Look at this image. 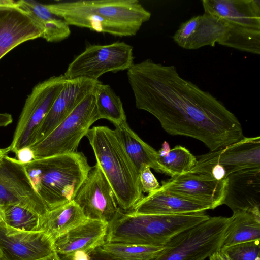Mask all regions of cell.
Masks as SVG:
<instances>
[{"label":"cell","instance_id":"obj_1","mask_svg":"<svg viewBox=\"0 0 260 260\" xmlns=\"http://www.w3.org/2000/svg\"><path fill=\"white\" fill-rule=\"evenodd\" d=\"M136 107L153 115L171 135L202 142L211 151L243 137L236 116L208 91L182 77L176 67L147 59L127 72Z\"/></svg>","mask_w":260,"mask_h":260},{"label":"cell","instance_id":"obj_2","mask_svg":"<svg viewBox=\"0 0 260 260\" xmlns=\"http://www.w3.org/2000/svg\"><path fill=\"white\" fill-rule=\"evenodd\" d=\"M47 6L68 25L120 37L135 36L151 15L137 0H79Z\"/></svg>","mask_w":260,"mask_h":260},{"label":"cell","instance_id":"obj_3","mask_svg":"<svg viewBox=\"0 0 260 260\" xmlns=\"http://www.w3.org/2000/svg\"><path fill=\"white\" fill-rule=\"evenodd\" d=\"M85 136L96 164L112 188L118 206L124 212L131 211L144 196L139 172L116 130L96 126L90 128Z\"/></svg>","mask_w":260,"mask_h":260},{"label":"cell","instance_id":"obj_4","mask_svg":"<svg viewBox=\"0 0 260 260\" xmlns=\"http://www.w3.org/2000/svg\"><path fill=\"white\" fill-rule=\"evenodd\" d=\"M23 165L48 211L73 201L91 168L84 154L78 152L35 159Z\"/></svg>","mask_w":260,"mask_h":260},{"label":"cell","instance_id":"obj_5","mask_svg":"<svg viewBox=\"0 0 260 260\" xmlns=\"http://www.w3.org/2000/svg\"><path fill=\"white\" fill-rule=\"evenodd\" d=\"M209 217L205 212L140 214L120 209L108 223L105 242L164 247L176 235Z\"/></svg>","mask_w":260,"mask_h":260},{"label":"cell","instance_id":"obj_6","mask_svg":"<svg viewBox=\"0 0 260 260\" xmlns=\"http://www.w3.org/2000/svg\"><path fill=\"white\" fill-rule=\"evenodd\" d=\"M231 217H209L173 237L152 260H205L223 245Z\"/></svg>","mask_w":260,"mask_h":260},{"label":"cell","instance_id":"obj_7","mask_svg":"<svg viewBox=\"0 0 260 260\" xmlns=\"http://www.w3.org/2000/svg\"><path fill=\"white\" fill-rule=\"evenodd\" d=\"M93 91L46 138L29 146L35 159L78 152L82 138L86 136L91 125L100 119Z\"/></svg>","mask_w":260,"mask_h":260},{"label":"cell","instance_id":"obj_8","mask_svg":"<svg viewBox=\"0 0 260 260\" xmlns=\"http://www.w3.org/2000/svg\"><path fill=\"white\" fill-rule=\"evenodd\" d=\"M67 79L64 75L51 77L37 84L27 96L12 142L10 151L16 154L19 150L34 143L36 132Z\"/></svg>","mask_w":260,"mask_h":260},{"label":"cell","instance_id":"obj_9","mask_svg":"<svg viewBox=\"0 0 260 260\" xmlns=\"http://www.w3.org/2000/svg\"><path fill=\"white\" fill-rule=\"evenodd\" d=\"M133 47L124 42L88 46L69 64L64 76L99 80L102 75L128 70L134 64Z\"/></svg>","mask_w":260,"mask_h":260},{"label":"cell","instance_id":"obj_10","mask_svg":"<svg viewBox=\"0 0 260 260\" xmlns=\"http://www.w3.org/2000/svg\"><path fill=\"white\" fill-rule=\"evenodd\" d=\"M17 205L38 214L48 212L29 179L24 165L6 155L0 164V206Z\"/></svg>","mask_w":260,"mask_h":260},{"label":"cell","instance_id":"obj_11","mask_svg":"<svg viewBox=\"0 0 260 260\" xmlns=\"http://www.w3.org/2000/svg\"><path fill=\"white\" fill-rule=\"evenodd\" d=\"M73 201L87 218L108 223L121 209L111 186L96 163L91 167Z\"/></svg>","mask_w":260,"mask_h":260},{"label":"cell","instance_id":"obj_12","mask_svg":"<svg viewBox=\"0 0 260 260\" xmlns=\"http://www.w3.org/2000/svg\"><path fill=\"white\" fill-rule=\"evenodd\" d=\"M55 253L53 240L44 232L16 230L0 220L2 260H39Z\"/></svg>","mask_w":260,"mask_h":260},{"label":"cell","instance_id":"obj_13","mask_svg":"<svg viewBox=\"0 0 260 260\" xmlns=\"http://www.w3.org/2000/svg\"><path fill=\"white\" fill-rule=\"evenodd\" d=\"M43 34L42 28L16 1L0 0V59L16 46Z\"/></svg>","mask_w":260,"mask_h":260},{"label":"cell","instance_id":"obj_14","mask_svg":"<svg viewBox=\"0 0 260 260\" xmlns=\"http://www.w3.org/2000/svg\"><path fill=\"white\" fill-rule=\"evenodd\" d=\"M196 157L192 169L214 165L223 168L227 176L242 170L260 168V137H243L219 150Z\"/></svg>","mask_w":260,"mask_h":260},{"label":"cell","instance_id":"obj_15","mask_svg":"<svg viewBox=\"0 0 260 260\" xmlns=\"http://www.w3.org/2000/svg\"><path fill=\"white\" fill-rule=\"evenodd\" d=\"M99 81L83 78L67 79L50 110L38 127L33 144L46 138L85 98L94 91Z\"/></svg>","mask_w":260,"mask_h":260},{"label":"cell","instance_id":"obj_16","mask_svg":"<svg viewBox=\"0 0 260 260\" xmlns=\"http://www.w3.org/2000/svg\"><path fill=\"white\" fill-rule=\"evenodd\" d=\"M228 31L226 22L204 13L182 23L173 39L184 49H197L205 46L214 47L216 43L223 45Z\"/></svg>","mask_w":260,"mask_h":260},{"label":"cell","instance_id":"obj_17","mask_svg":"<svg viewBox=\"0 0 260 260\" xmlns=\"http://www.w3.org/2000/svg\"><path fill=\"white\" fill-rule=\"evenodd\" d=\"M226 185V179L217 180L188 172L162 181L160 188L190 200L208 204L213 209L223 204Z\"/></svg>","mask_w":260,"mask_h":260},{"label":"cell","instance_id":"obj_18","mask_svg":"<svg viewBox=\"0 0 260 260\" xmlns=\"http://www.w3.org/2000/svg\"><path fill=\"white\" fill-rule=\"evenodd\" d=\"M222 204L233 212H260V168L244 169L228 175Z\"/></svg>","mask_w":260,"mask_h":260},{"label":"cell","instance_id":"obj_19","mask_svg":"<svg viewBox=\"0 0 260 260\" xmlns=\"http://www.w3.org/2000/svg\"><path fill=\"white\" fill-rule=\"evenodd\" d=\"M108 223L87 219L53 240L56 253L70 255L77 252L90 254L105 242Z\"/></svg>","mask_w":260,"mask_h":260},{"label":"cell","instance_id":"obj_20","mask_svg":"<svg viewBox=\"0 0 260 260\" xmlns=\"http://www.w3.org/2000/svg\"><path fill=\"white\" fill-rule=\"evenodd\" d=\"M213 209L205 203L194 201L162 190H157L144 196L129 211L135 214L177 215L205 212Z\"/></svg>","mask_w":260,"mask_h":260},{"label":"cell","instance_id":"obj_21","mask_svg":"<svg viewBox=\"0 0 260 260\" xmlns=\"http://www.w3.org/2000/svg\"><path fill=\"white\" fill-rule=\"evenodd\" d=\"M204 13L232 26L260 30V1L203 0Z\"/></svg>","mask_w":260,"mask_h":260},{"label":"cell","instance_id":"obj_22","mask_svg":"<svg viewBox=\"0 0 260 260\" xmlns=\"http://www.w3.org/2000/svg\"><path fill=\"white\" fill-rule=\"evenodd\" d=\"M88 218L73 200L48 212L41 218L40 230L53 240Z\"/></svg>","mask_w":260,"mask_h":260},{"label":"cell","instance_id":"obj_23","mask_svg":"<svg viewBox=\"0 0 260 260\" xmlns=\"http://www.w3.org/2000/svg\"><path fill=\"white\" fill-rule=\"evenodd\" d=\"M16 2L18 6L26 11L42 28V37L47 42H59L70 36L69 25L61 18L52 13L47 4L30 0Z\"/></svg>","mask_w":260,"mask_h":260},{"label":"cell","instance_id":"obj_24","mask_svg":"<svg viewBox=\"0 0 260 260\" xmlns=\"http://www.w3.org/2000/svg\"><path fill=\"white\" fill-rule=\"evenodd\" d=\"M115 129L138 172L142 167L148 166L158 173L165 174L157 161V151L129 127L127 121L116 126Z\"/></svg>","mask_w":260,"mask_h":260},{"label":"cell","instance_id":"obj_25","mask_svg":"<svg viewBox=\"0 0 260 260\" xmlns=\"http://www.w3.org/2000/svg\"><path fill=\"white\" fill-rule=\"evenodd\" d=\"M222 247L260 240V212H233Z\"/></svg>","mask_w":260,"mask_h":260},{"label":"cell","instance_id":"obj_26","mask_svg":"<svg viewBox=\"0 0 260 260\" xmlns=\"http://www.w3.org/2000/svg\"><path fill=\"white\" fill-rule=\"evenodd\" d=\"M157 161L165 174L171 177L190 171L197 162L196 156L184 147L177 145L170 149L165 141L157 151Z\"/></svg>","mask_w":260,"mask_h":260},{"label":"cell","instance_id":"obj_27","mask_svg":"<svg viewBox=\"0 0 260 260\" xmlns=\"http://www.w3.org/2000/svg\"><path fill=\"white\" fill-rule=\"evenodd\" d=\"M93 93L100 119H106L115 126L126 121L121 100L110 85L99 81L94 88Z\"/></svg>","mask_w":260,"mask_h":260},{"label":"cell","instance_id":"obj_28","mask_svg":"<svg viewBox=\"0 0 260 260\" xmlns=\"http://www.w3.org/2000/svg\"><path fill=\"white\" fill-rule=\"evenodd\" d=\"M99 248L116 260H152L161 252L164 247L105 242Z\"/></svg>","mask_w":260,"mask_h":260},{"label":"cell","instance_id":"obj_29","mask_svg":"<svg viewBox=\"0 0 260 260\" xmlns=\"http://www.w3.org/2000/svg\"><path fill=\"white\" fill-rule=\"evenodd\" d=\"M0 209L2 219L8 226L21 231H41V217L32 211L17 205L0 206Z\"/></svg>","mask_w":260,"mask_h":260},{"label":"cell","instance_id":"obj_30","mask_svg":"<svg viewBox=\"0 0 260 260\" xmlns=\"http://www.w3.org/2000/svg\"><path fill=\"white\" fill-rule=\"evenodd\" d=\"M220 251L229 260H260L259 240L222 247Z\"/></svg>","mask_w":260,"mask_h":260},{"label":"cell","instance_id":"obj_31","mask_svg":"<svg viewBox=\"0 0 260 260\" xmlns=\"http://www.w3.org/2000/svg\"><path fill=\"white\" fill-rule=\"evenodd\" d=\"M150 168L148 166H144L139 170L140 182L143 192L149 193L160 187Z\"/></svg>","mask_w":260,"mask_h":260},{"label":"cell","instance_id":"obj_32","mask_svg":"<svg viewBox=\"0 0 260 260\" xmlns=\"http://www.w3.org/2000/svg\"><path fill=\"white\" fill-rule=\"evenodd\" d=\"M15 154L16 159L23 164L35 160L34 153L29 147L19 150Z\"/></svg>","mask_w":260,"mask_h":260},{"label":"cell","instance_id":"obj_33","mask_svg":"<svg viewBox=\"0 0 260 260\" xmlns=\"http://www.w3.org/2000/svg\"><path fill=\"white\" fill-rule=\"evenodd\" d=\"M93 260H116L101 251L99 248L90 253Z\"/></svg>","mask_w":260,"mask_h":260},{"label":"cell","instance_id":"obj_34","mask_svg":"<svg viewBox=\"0 0 260 260\" xmlns=\"http://www.w3.org/2000/svg\"><path fill=\"white\" fill-rule=\"evenodd\" d=\"M13 122L12 115L7 113H0V127H6Z\"/></svg>","mask_w":260,"mask_h":260},{"label":"cell","instance_id":"obj_35","mask_svg":"<svg viewBox=\"0 0 260 260\" xmlns=\"http://www.w3.org/2000/svg\"><path fill=\"white\" fill-rule=\"evenodd\" d=\"M69 260H91L90 254L83 252H77L72 254Z\"/></svg>","mask_w":260,"mask_h":260},{"label":"cell","instance_id":"obj_36","mask_svg":"<svg viewBox=\"0 0 260 260\" xmlns=\"http://www.w3.org/2000/svg\"><path fill=\"white\" fill-rule=\"evenodd\" d=\"M71 256V255L60 256L56 253L50 256L39 260H69L70 259ZM0 260L2 259H0Z\"/></svg>","mask_w":260,"mask_h":260},{"label":"cell","instance_id":"obj_37","mask_svg":"<svg viewBox=\"0 0 260 260\" xmlns=\"http://www.w3.org/2000/svg\"><path fill=\"white\" fill-rule=\"evenodd\" d=\"M209 260H229L220 251H218L209 257Z\"/></svg>","mask_w":260,"mask_h":260},{"label":"cell","instance_id":"obj_38","mask_svg":"<svg viewBox=\"0 0 260 260\" xmlns=\"http://www.w3.org/2000/svg\"><path fill=\"white\" fill-rule=\"evenodd\" d=\"M10 152L9 147L5 148H0V164L3 161L4 156Z\"/></svg>","mask_w":260,"mask_h":260},{"label":"cell","instance_id":"obj_39","mask_svg":"<svg viewBox=\"0 0 260 260\" xmlns=\"http://www.w3.org/2000/svg\"><path fill=\"white\" fill-rule=\"evenodd\" d=\"M2 219V212H1V209H0V220Z\"/></svg>","mask_w":260,"mask_h":260},{"label":"cell","instance_id":"obj_40","mask_svg":"<svg viewBox=\"0 0 260 260\" xmlns=\"http://www.w3.org/2000/svg\"><path fill=\"white\" fill-rule=\"evenodd\" d=\"M0 257H1V254H0Z\"/></svg>","mask_w":260,"mask_h":260}]
</instances>
